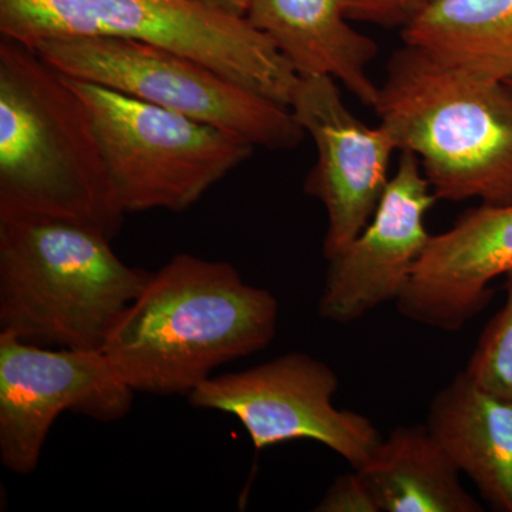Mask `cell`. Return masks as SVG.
<instances>
[{
	"label": "cell",
	"mask_w": 512,
	"mask_h": 512,
	"mask_svg": "<svg viewBox=\"0 0 512 512\" xmlns=\"http://www.w3.org/2000/svg\"><path fill=\"white\" fill-rule=\"evenodd\" d=\"M279 302L235 266L173 256L111 330L103 352L134 393L188 396L218 367L271 345Z\"/></svg>",
	"instance_id": "6da1fadb"
},
{
	"label": "cell",
	"mask_w": 512,
	"mask_h": 512,
	"mask_svg": "<svg viewBox=\"0 0 512 512\" xmlns=\"http://www.w3.org/2000/svg\"><path fill=\"white\" fill-rule=\"evenodd\" d=\"M89 109L32 47L0 39V220L57 218L119 234Z\"/></svg>",
	"instance_id": "7a4b0ae2"
},
{
	"label": "cell",
	"mask_w": 512,
	"mask_h": 512,
	"mask_svg": "<svg viewBox=\"0 0 512 512\" xmlns=\"http://www.w3.org/2000/svg\"><path fill=\"white\" fill-rule=\"evenodd\" d=\"M375 110L397 150L417 157L437 200L511 204L512 84L404 45Z\"/></svg>",
	"instance_id": "3957f363"
},
{
	"label": "cell",
	"mask_w": 512,
	"mask_h": 512,
	"mask_svg": "<svg viewBox=\"0 0 512 512\" xmlns=\"http://www.w3.org/2000/svg\"><path fill=\"white\" fill-rule=\"evenodd\" d=\"M100 229L0 220V333L47 348L103 350L151 272L124 264Z\"/></svg>",
	"instance_id": "277c9868"
},
{
	"label": "cell",
	"mask_w": 512,
	"mask_h": 512,
	"mask_svg": "<svg viewBox=\"0 0 512 512\" xmlns=\"http://www.w3.org/2000/svg\"><path fill=\"white\" fill-rule=\"evenodd\" d=\"M0 33L42 40L104 36L175 50L289 107L299 74L247 19L191 0H0Z\"/></svg>",
	"instance_id": "5b68a950"
},
{
	"label": "cell",
	"mask_w": 512,
	"mask_h": 512,
	"mask_svg": "<svg viewBox=\"0 0 512 512\" xmlns=\"http://www.w3.org/2000/svg\"><path fill=\"white\" fill-rule=\"evenodd\" d=\"M69 79L82 97L121 210L181 212L255 146L237 134L109 87Z\"/></svg>",
	"instance_id": "8992f818"
},
{
	"label": "cell",
	"mask_w": 512,
	"mask_h": 512,
	"mask_svg": "<svg viewBox=\"0 0 512 512\" xmlns=\"http://www.w3.org/2000/svg\"><path fill=\"white\" fill-rule=\"evenodd\" d=\"M32 49L63 76L204 121L255 147L292 150L306 136L289 107L175 50L104 36L42 40Z\"/></svg>",
	"instance_id": "52a82bcc"
},
{
	"label": "cell",
	"mask_w": 512,
	"mask_h": 512,
	"mask_svg": "<svg viewBox=\"0 0 512 512\" xmlns=\"http://www.w3.org/2000/svg\"><path fill=\"white\" fill-rule=\"evenodd\" d=\"M339 384L325 362L293 352L242 372L211 376L187 399L195 409L234 416L256 450L311 440L356 470L372 458L383 437L367 417L335 407Z\"/></svg>",
	"instance_id": "ba28073f"
},
{
	"label": "cell",
	"mask_w": 512,
	"mask_h": 512,
	"mask_svg": "<svg viewBox=\"0 0 512 512\" xmlns=\"http://www.w3.org/2000/svg\"><path fill=\"white\" fill-rule=\"evenodd\" d=\"M133 399L103 350L47 348L0 333V460L12 473L36 470L60 414L110 423L130 413Z\"/></svg>",
	"instance_id": "9c48e42d"
},
{
	"label": "cell",
	"mask_w": 512,
	"mask_h": 512,
	"mask_svg": "<svg viewBox=\"0 0 512 512\" xmlns=\"http://www.w3.org/2000/svg\"><path fill=\"white\" fill-rule=\"evenodd\" d=\"M289 109L318 150L305 192L328 214L323 256L330 261L372 220L399 150L382 124L372 128L356 119L332 77L299 76Z\"/></svg>",
	"instance_id": "30bf717a"
},
{
	"label": "cell",
	"mask_w": 512,
	"mask_h": 512,
	"mask_svg": "<svg viewBox=\"0 0 512 512\" xmlns=\"http://www.w3.org/2000/svg\"><path fill=\"white\" fill-rule=\"evenodd\" d=\"M436 201L417 157L402 151L372 220L328 261L320 318L346 325L397 302L429 245L424 218Z\"/></svg>",
	"instance_id": "8fae6325"
},
{
	"label": "cell",
	"mask_w": 512,
	"mask_h": 512,
	"mask_svg": "<svg viewBox=\"0 0 512 512\" xmlns=\"http://www.w3.org/2000/svg\"><path fill=\"white\" fill-rule=\"evenodd\" d=\"M512 271V202L484 205L431 235L397 309L429 328L457 332L491 298L490 284Z\"/></svg>",
	"instance_id": "7c38bea8"
},
{
	"label": "cell",
	"mask_w": 512,
	"mask_h": 512,
	"mask_svg": "<svg viewBox=\"0 0 512 512\" xmlns=\"http://www.w3.org/2000/svg\"><path fill=\"white\" fill-rule=\"evenodd\" d=\"M245 19L299 76L332 77L376 109L380 87L367 72L379 46L350 26L348 0H252Z\"/></svg>",
	"instance_id": "4fadbf2b"
},
{
	"label": "cell",
	"mask_w": 512,
	"mask_h": 512,
	"mask_svg": "<svg viewBox=\"0 0 512 512\" xmlns=\"http://www.w3.org/2000/svg\"><path fill=\"white\" fill-rule=\"evenodd\" d=\"M426 426L481 497L512 512V402L461 372L434 396Z\"/></svg>",
	"instance_id": "5bb4252c"
},
{
	"label": "cell",
	"mask_w": 512,
	"mask_h": 512,
	"mask_svg": "<svg viewBox=\"0 0 512 512\" xmlns=\"http://www.w3.org/2000/svg\"><path fill=\"white\" fill-rule=\"evenodd\" d=\"M357 473L380 512H481L427 426H399Z\"/></svg>",
	"instance_id": "9a60e30c"
},
{
	"label": "cell",
	"mask_w": 512,
	"mask_h": 512,
	"mask_svg": "<svg viewBox=\"0 0 512 512\" xmlns=\"http://www.w3.org/2000/svg\"><path fill=\"white\" fill-rule=\"evenodd\" d=\"M402 39L448 66L512 83V0H434Z\"/></svg>",
	"instance_id": "2e32d148"
},
{
	"label": "cell",
	"mask_w": 512,
	"mask_h": 512,
	"mask_svg": "<svg viewBox=\"0 0 512 512\" xmlns=\"http://www.w3.org/2000/svg\"><path fill=\"white\" fill-rule=\"evenodd\" d=\"M505 278L507 301L481 333L464 372L487 392L512 402V271Z\"/></svg>",
	"instance_id": "e0dca14e"
},
{
	"label": "cell",
	"mask_w": 512,
	"mask_h": 512,
	"mask_svg": "<svg viewBox=\"0 0 512 512\" xmlns=\"http://www.w3.org/2000/svg\"><path fill=\"white\" fill-rule=\"evenodd\" d=\"M434 0H348V18L380 28L402 30Z\"/></svg>",
	"instance_id": "ac0fdd59"
},
{
	"label": "cell",
	"mask_w": 512,
	"mask_h": 512,
	"mask_svg": "<svg viewBox=\"0 0 512 512\" xmlns=\"http://www.w3.org/2000/svg\"><path fill=\"white\" fill-rule=\"evenodd\" d=\"M316 512H380L375 498L357 471L336 478L316 505Z\"/></svg>",
	"instance_id": "d6986e66"
},
{
	"label": "cell",
	"mask_w": 512,
	"mask_h": 512,
	"mask_svg": "<svg viewBox=\"0 0 512 512\" xmlns=\"http://www.w3.org/2000/svg\"><path fill=\"white\" fill-rule=\"evenodd\" d=\"M191 2L229 18L245 19L252 0H191Z\"/></svg>",
	"instance_id": "ffe728a7"
},
{
	"label": "cell",
	"mask_w": 512,
	"mask_h": 512,
	"mask_svg": "<svg viewBox=\"0 0 512 512\" xmlns=\"http://www.w3.org/2000/svg\"><path fill=\"white\" fill-rule=\"evenodd\" d=\"M510 84H512V83H510Z\"/></svg>",
	"instance_id": "44dd1931"
}]
</instances>
